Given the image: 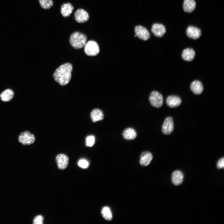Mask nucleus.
Masks as SVG:
<instances>
[{
  "instance_id": "nucleus-24",
  "label": "nucleus",
  "mask_w": 224,
  "mask_h": 224,
  "mask_svg": "<svg viewBox=\"0 0 224 224\" xmlns=\"http://www.w3.org/2000/svg\"><path fill=\"white\" fill-rule=\"evenodd\" d=\"M95 138L93 135L87 137L86 139V144L87 146L92 147L95 143Z\"/></svg>"
},
{
  "instance_id": "nucleus-1",
  "label": "nucleus",
  "mask_w": 224,
  "mask_h": 224,
  "mask_svg": "<svg viewBox=\"0 0 224 224\" xmlns=\"http://www.w3.org/2000/svg\"><path fill=\"white\" fill-rule=\"evenodd\" d=\"M72 70V65L66 63L62 65L55 70L53 75L54 80L61 86H65L70 82Z\"/></svg>"
},
{
  "instance_id": "nucleus-8",
  "label": "nucleus",
  "mask_w": 224,
  "mask_h": 224,
  "mask_svg": "<svg viewBox=\"0 0 224 224\" xmlns=\"http://www.w3.org/2000/svg\"><path fill=\"white\" fill-rule=\"evenodd\" d=\"M58 168L60 170H64L67 167L68 163V158L65 155L60 154L56 157Z\"/></svg>"
},
{
  "instance_id": "nucleus-26",
  "label": "nucleus",
  "mask_w": 224,
  "mask_h": 224,
  "mask_svg": "<svg viewBox=\"0 0 224 224\" xmlns=\"http://www.w3.org/2000/svg\"><path fill=\"white\" fill-rule=\"evenodd\" d=\"M43 217L41 215H38L36 216L33 220L34 224H42L43 220Z\"/></svg>"
},
{
  "instance_id": "nucleus-16",
  "label": "nucleus",
  "mask_w": 224,
  "mask_h": 224,
  "mask_svg": "<svg viewBox=\"0 0 224 224\" xmlns=\"http://www.w3.org/2000/svg\"><path fill=\"white\" fill-rule=\"evenodd\" d=\"M182 58L186 61H191L195 56V52L192 49L187 48L183 50L182 54Z\"/></svg>"
},
{
  "instance_id": "nucleus-20",
  "label": "nucleus",
  "mask_w": 224,
  "mask_h": 224,
  "mask_svg": "<svg viewBox=\"0 0 224 224\" xmlns=\"http://www.w3.org/2000/svg\"><path fill=\"white\" fill-rule=\"evenodd\" d=\"M122 135L124 138L126 140L134 139L137 136L135 130L131 128H128L125 129L122 133Z\"/></svg>"
},
{
  "instance_id": "nucleus-19",
  "label": "nucleus",
  "mask_w": 224,
  "mask_h": 224,
  "mask_svg": "<svg viewBox=\"0 0 224 224\" xmlns=\"http://www.w3.org/2000/svg\"><path fill=\"white\" fill-rule=\"evenodd\" d=\"M14 92L12 90L7 89L3 91L0 95V98L3 102H8L13 97Z\"/></svg>"
},
{
  "instance_id": "nucleus-7",
  "label": "nucleus",
  "mask_w": 224,
  "mask_h": 224,
  "mask_svg": "<svg viewBox=\"0 0 224 224\" xmlns=\"http://www.w3.org/2000/svg\"><path fill=\"white\" fill-rule=\"evenodd\" d=\"M174 127L172 118L171 117H167L165 119L162 126V133L165 135H169L173 132Z\"/></svg>"
},
{
  "instance_id": "nucleus-14",
  "label": "nucleus",
  "mask_w": 224,
  "mask_h": 224,
  "mask_svg": "<svg viewBox=\"0 0 224 224\" xmlns=\"http://www.w3.org/2000/svg\"><path fill=\"white\" fill-rule=\"evenodd\" d=\"M153 158L152 154L149 152H142L140 156V163L143 166H148L151 162Z\"/></svg>"
},
{
  "instance_id": "nucleus-13",
  "label": "nucleus",
  "mask_w": 224,
  "mask_h": 224,
  "mask_svg": "<svg viewBox=\"0 0 224 224\" xmlns=\"http://www.w3.org/2000/svg\"><path fill=\"white\" fill-rule=\"evenodd\" d=\"M166 102L168 106L171 108H174L179 106L181 103V100L177 96L171 95L167 97L166 100Z\"/></svg>"
},
{
  "instance_id": "nucleus-22",
  "label": "nucleus",
  "mask_w": 224,
  "mask_h": 224,
  "mask_svg": "<svg viewBox=\"0 0 224 224\" xmlns=\"http://www.w3.org/2000/svg\"><path fill=\"white\" fill-rule=\"evenodd\" d=\"M101 213L103 217L106 220L110 221L112 219V214L109 207H104L102 209Z\"/></svg>"
},
{
  "instance_id": "nucleus-4",
  "label": "nucleus",
  "mask_w": 224,
  "mask_h": 224,
  "mask_svg": "<svg viewBox=\"0 0 224 224\" xmlns=\"http://www.w3.org/2000/svg\"><path fill=\"white\" fill-rule=\"evenodd\" d=\"M149 100L151 105L154 107L159 108L163 104V98L161 94L159 92L153 91L151 93Z\"/></svg>"
},
{
  "instance_id": "nucleus-25",
  "label": "nucleus",
  "mask_w": 224,
  "mask_h": 224,
  "mask_svg": "<svg viewBox=\"0 0 224 224\" xmlns=\"http://www.w3.org/2000/svg\"><path fill=\"white\" fill-rule=\"evenodd\" d=\"M78 164L80 167L82 168H86L88 167L89 165L88 162L85 159L80 160L78 162Z\"/></svg>"
},
{
  "instance_id": "nucleus-5",
  "label": "nucleus",
  "mask_w": 224,
  "mask_h": 224,
  "mask_svg": "<svg viewBox=\"0 0 224 224\" xmlns=\"http://www.w3.org/2000/svg\"><path fill=\"white\" fill-rule=\"evenodd\" d=\"M18 140L23 145H29L33 143L35 140L34 134L28 131L21 133L19 136Z\"/></svg>"
},
{
  "instance_id": "nucleus-3",
  "label": "nucleus",
  "mask_w": 224,
  "mask_h": 224,
  "mask_svg": "<svg viewBox=\"0 0 224 224\" xmlns=\"http://www.w3.org/2000/svg\"><path fill=\"white\" fill-rule=\"evenodd\" d=\"M99 51L98 45L94 41H88L84 46L85 53L88 56H95L98 54Z\"/></svg>"
},
{
  "instance_id": "nucleus-18",
  "label": "nucleus",
  "mask_w": 224,
  "mask_h": 224,
  "mask_svg": "<svg viewBox=\"0 0 224 224\" xmlns=\"http://www.w3.org/2000/svg\"><path fill=\"white\" fill-rule=\"evenodd\" d=\"M196 6L194 0H184L183 4L184 11L188 13L192 12L195 9Z\"/></svg>"
},
{
  "instance_id": "nucleus-17",
  "label": "nucleus",
  "mask_w": 224,
  "mask_h": 224,
  "mask_svg": "<svg viewBox=\"0 0 224 224\" xmlns=\"http://www.w3.org/2000/svg\"><path fill=\"white\" fill-rule=\"evenodd\" d=\"M91 118L93 122L101 120L104 119V115L103 111L98 109L93 110L90 113Z\"/></svg>"
},
{
  "instance_id": "nucleus-12",
  "label": "nucleus",
  "mask_w": 224,
  "mask_h": 224,
  "mask_svg": "<svg viewBox=\"0 0 224 224\" xmlns=\"http://www.w3.org/2000/svg\"><path fill=\"white\" fill-rule=\"evenodd\" d=\"M184 178V175L181 171L175 170L172 173L171 175L172 182L175 185H180L182 183Z\"/></svg>"
},
{
  "instance_id": "nucleus-6",
  "label": "nucleus",
  "mask_w": 224,
  "mask_h": 224,
  "mask_svg": "<svg viewBox=\"0 0 224 224\" xmlns=\"http://www.w3.org/2000/svg\"><path fill=\"white\" fill-rule=\"evenodd\" d=\"M134 31L135 35L140 39L146 41L150 37V34L147 30L141 26H136Z\"/></svg>"
},
{
  "instance_id": "nucleus-10",
  "label": "nucleus",
  "mask_w": 224,
  "mask_h": 224,
  "mask_svg": "<svg viewBox=\"0 0 224 224\" xmlns=\"http://www.w3.org/2000/svg\"><path fill=\"white\" fill-rule=\"evenodd\" d=\"M74 18L79 23H83L87 21L89 18L88 13L82 9L77 10L74 13Z\"/></svg>"
},
{
  "instance_id": "nucleus-15",
  "label": "nucleus",
  "mask_w": 224,
  "mask_h": 224,
  "mask_svg": "<svg viewBox=\"0 0 224 224\" xmlns=\"http://www.w3.org/2000/svg\"><path fill=\"white\" fill-rule=\"evenodd\" d=\"M190 88L192 91L195 94H200L203 89L202 83L198 80H195L190 85Z\"/></svg>"
},
{
  "instance_id": "nucleus-27",
  "label": "nucleus",
  "mask_w": 224,
  "mask_h": 224,
  "mask_svg": "<svg viewBox=\"0 0 224 224\" xmlns=\"http://www.w3.org/2000/svg\"><path fill=\"white\" fill-rule=\"evenodd\" d=\"M217 167L219 169L224 168V158L223 157L220 158L218 161L217 163Z\"/></svg>"
},
{
  "instance_id": "nucleus-21",
  "label": "nucleus",
  "mask_w": 224,
  "mask_h": 224,
  "mask_svg": "<svg viewBox=\"0 0 224 224\" xmlns=\"http://www.w3.org/2000/svg\"><path fill=\"white\" fill-rule=\"evenodd\" d=\"M74 7L70 3L63 4L61 7V12L64 17L69 16L72 13Z\"/></svg>"
},
{
  "instance_id": "nucleus-9",
  "label": "nucleus",
  "mask_w": 224,
  "mask_h": 224,
  "mask_svg": "<svg viewBox=\"0 0 224 224\" xmlns=\"http://www.w3.org/2000/svg\"><path fill=\"white\" fill-rule=\"evenodd\" d=\"M151 31L155 36L161 37L164 35L166 32V29L165 27L162 24L154 23L152 26Z\"/></svg>"
},
{
  "instance_id": "nucleus-11",
  "label": "nucleus",
  "mask_w": 224,
  "mask_h": 224,
  "mask_svg": "<svg viewBox=\"0 0 224 224\" xmlns=\"http://www.w3.org/2000/svg\"><path fill=\"white\" fill-rule=\"evenodd\" d=\"M186 34L189 38L193 39H196L201 36V31L199 29L196 27L189 26L186 29Z\"/></svg>"
},
{
  "instance_id": "nucleus-23",
  "label": "nucleus",
  "mask_w": 224,
  "mask_h": 224,
  "mask_svg": "<svg viewBox=\"0 0 224 224\" xmlns=\"http://www.w3.org/2000/svg\"><path fill=\"white\" fill-rule=\"evenodd\" d=\"M41 7L44 9H48L53 5L52 0H39Z\"/></svg>"
},
{
  "instance_id": "nucleus-2",
  "label": "nucleus",
  "mask_w": 224,
  "mask_h": 224,
  "mask_svg": "<svg viewBox=\"0 0 224 224\" xmlns=\"http://www.w3.org/2000/svg\"><path fill=\"white\" fill-rule=\"evenodd\" d=\"M87 38L85 35L79 32L72 34L69 38L71 45L76 49H79L84 47L87 42Z\"/></svg>"
}]
</instances>
